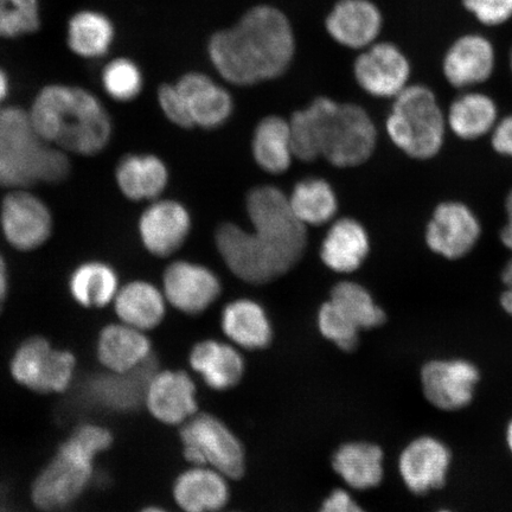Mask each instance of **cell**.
I'll return each instance as SVG.
<instances>
[{
    "mask_svg": "<svg viewBox=\"0 0 512 512\" xmlns=\"http://www.w3.org/2000/svg\"><path fill=\"white\" fill-rule=\"evenodd\" d=\"M246 209L252 230L232 222L220 224L217 251L236 278L252 285L271 283L302 260L307 227L293 215L287 195L274 185L249 191Z\"/></svg>",
    "mask_w": 512,
    "mask_h": 512,
    "instance_id": "1",
    "label": "cell"
},
{
    "mask_svg": "<svg viewBox=\"0 0 512 512\" xmlns=\"http://www.w3.org/2000/svg\"><path fill=\"white\" fill-rule=\"evenodd\" d=\"M208 51L223 80L235 86H253L285 74L296 53V40L284 12L258 5L233 27L215 32Z\"/></svg>",
    "mask_w": 512,
    "mask_h": 512,
    "instance_id": "2",
    "label": "cell"
},
{
    "mask_svg": "<svg viewBox=\"0 0 512 512\" xmlns=\"http://www.w3.org/2000/svg\"><path fill=\"white\" fill-rule=\"evenodd\" d=\"M114 433L100 421L80 422L32 478L29 501L40 512H63L91 490L98 463L114 445Z\"/></svg>",
    "mask_w": 512,
    "mask_h": 512,
    "instance_id": "3",
    "label": "cell"
},
{
    "mask_svg": "<svg viewBox=\"0 0 512 512\" xmlns=\"http://www.w3.org/2000/svg\"><path fill=\"white\" fill-rule=\"evenodd\" d=\"M40 137L68 155L95 157L111 144L113 121L98 96L63 83L43 87L29 108Z\"/></svg>",
    "mask_w": 512,
    "mask_h": 512,
    "instance_id": "4",
    "label": "cell"
},
{
    "mask_svg": "<svg viewBox=\"0 0 512 512\" xmlns=\"http://www.w3.org/2000/svg\"><path fill=\"white\" fill-rule=\"evenodd\" d=\"M386 132L396 149L409 158L430 160L445 143L446 113L438 95L422 83H411L392 100Z\"/></svg>",
    "mask_w": 512,
    "mask_h": 512,
    "instance_id": "5",
    "label": "cell"
},
{
    "mask_svg": "<svg viewBox=\"0 0 512 512\" xmlns=\"http://www.w3.org/2000/svg\"><path fill=\"white\" fill-rule=\"evenodd\" d=\"M8 370L19 388L43 396H63L79 381V358L42 335L24 338L12 350Z\"/></svg>",
    "mask_w": 512,
    "mask_h": 512,
    "instance_id": "6",
    "label": "cell"
},
{
    "mask_svg": "<svg viewBox=\"0 0 512 512\" xmlns=\"http://www.w3.org/2000/svg\"><path fill=\"white\" fill-rule=\"evenodd\" d=\"M179 439L183 458L189 465L213 467L230 480L245 476V445L216 415L198 412L179 427Z\"/></svg>",
    "mask_w": 512,
    "mask_h": 512,
    "instance_id": "7",
    "label": "cell"
},
{
    "mask_svg": "<svg viewBox=\"0 0 512 512\" xmlns=\"http://www.w3.org/2000/svg\"><path fill=\"white\" fill-rule=\"evenodd\" d=\"M377 128L373 118L357 104H337L326 123L322 157L336 168L360 166L374 155Z\"/></svg>",
    "mask_w": 512,
    "mask_h": 512,
    "instance_id": "8",
    "label": "cell"
},
{
    "mask_svg": "<svg viewBox=\"0 0 512 512\" xmlns=\"http://www.w3.org/2000/svg\"><path fill=\"white\" fill-rule=\"evenodd\" d=\"M0 229L17 252L42 248L54 232V216L43 198L30 189L9 190L0 204Z\"/></svg>",
    "mask_w": 512,
    "mask_h": 512,
    "instance_id": "9",
    "label": "cell"
},
{
    "mask_svg": "<svg viewBox=\"0 0 512 512\" xmlns=\"http://www.w3.org/2000/svg\"><path fill=\"white\" fill-rule=\"evenodd\" d=\"M413 63L399 44L377 41L360 51L354 62L358 87L376 99L393 100L411 85Z\"/></svg>",
    "mask_w": 512,
    "mask_h": 512,
    "instance_id": "10",
    "label": "cell"
},
{
    "mask_svg": "<svg viewBox=\"0 0 512 512\" xmlns=\"http://www.w3.org/2000/svg\"><path fill=\"white\" fill-rule=\"evenodd\" d=\"M498 51L483 31H466L454 37L441 56V74L457 91L478 89L495 75Z\"/></svg>",
    "mask_w": 512,
    "mask_h": 512,
    "instance_id": "11",
    "label": "cell"
},
{
    "mask_svg": "<svg viewBox=\"0 0 512 512\" xmlns=\"http://www.w3.org/2000/svg\"><path fill=\"white\" fill-rule=\"evenodd\" d=\"M158 369L156 358L146 367L131 374H112L96 371L83 381L76 383L79 399L91 411L124 415L143 408L147 381Z\"/></svg>",
    "mask_w": 512,
    "mask_h": 512,
    "instance_id": "12",
    "label": "cell"
},
{
    "mask_svg": "<svg viewBox=\"0 0 512 512\" xmlns=\"http://www.w3.org/2000/svg\"><path fill=\"white\" fill-rule=\"evenodd\" d=\"M482 236V223L467 204L445 201L434 208L425 230L428 249L446 260L469 255Z\"/></svg>",
    "mask_w": 512,
    "mask_h": 512,
    "instance_id": "13",
    "label": "cell"
},
{
    "mask_svg": "<svg viewBox=\"0 0 512 512\" xmlns=\"http://www.w3.org/2000/svg\"><path fill=\"white\" fill-rule=\"evenodd\" d=\"M143 408L160 425L181 427L200 412L194 379L184 370L157 369L147 381Z\"/></svg>",
    "mask_w": 512,
    "mask_h": 512,
    "instance_id": "14",
    "label": "cell"
},
{
    "mask_svg": "<svg viewBox=\"0 0 512 512\" xmlns=\"http://www.w3.org/2000/svg\"><path fill=\"white\" fill-rule=\"evenodd\" d=\"M72 172L70 155L42 142L10 156H0V188L30 189L37 184H59Z\"/></svg>",
    "mask_w": 512,
    "mask_h": 512,
    "instance_id": "15",
    "label": "cell"
},
{
    "mask_svg": "<svg viewBox=\"0 0 512 512\" xmlns=\"http://www.w3.org/2000/svg\"><path fill=\"white\" fill-rule=\"evenodd\" d=\"M162 291L166 302L188 316L206 312L220 298V278L210 268L177 260L165 268Z\"/></svg>",
    "mask_w": 512,
    "mask_h": 512,
    "instance_id": "16",
    "label": "cell"
},
{
    "mask_svg": "<svg viewBox=\"0 0 512 512\" xmlns=\"http://www.w3.org/2000/svg\"><path fill=\"white\" fill-rule=\"evenodd\" d=\"M93 354L100 370L119 375L134 373L155 360L149 334L118 320L98 331Z\"/></svg>",
    "mask_w": 512,
    "mask_h": 512,
    "instance_id": "17",
    "label": "cell"
},
{
    "mask_svg": "<svg viewBox=\"0 0 512 512\" xmlns=\"http://www.w3.org/2000/svg\"><path fill=\"white\" fill-rule=\"evenodd\" d=\"M479 380L478 368L466 360H433L421 369L426 400L446 412L469 406Z\"/></svg>",
    "mask_w": 512,
    "mask_h": 512,
    "instance_id": "18",
    "label": "cell"
},
{
    "mask_svg": "<svg viewBox=\"0 0 512 512\" xmlns=\"http://www.w3.org/2000/svg\"><path fill=\"white\" fill-rule=\"evenodd\" d=\"M191 215L181 202H150L138 220V234L143 247L157 258H168L181 249L191 232Z\"/></svg>",
    "mask_w": 512,
    "mask_h": 512,
    "instance_id": "19",
    "label": "cell"
},
{
    "mask_svg": "<svg viewBox=\"0 0 512 512\" xmlns=\"http://www.w3.org/2000/svg\"><path fill=\"white\" fill-rule=\"evenodd\" d=\"M452 454L443 441L424 435L408 444L400 454L403 484L415 495L443 488L450 471Z\"/></svg>",
    "mask_w": 512,
    "mask_h": 512,
    "instance_id": "20",
    "label": "cell"
},
{
    "mask_svg": "<svg viewBox=\"0 0 512 512\" xmlns=\"http://www.w3.org/2000/svg\"><path fill=\"white\" fill-rule=\"evenodd\" d=\"M325 25L332 40L361 51L380 41L384 17L373 0H339L326 17Z\"/></svg>",
    "mask_w": 512,
    "mask_h": 512,
    "instance_id": "21",
    "label": "cell"
},
{
    "mask_svg": "<svg viewBox=\"0 0 512 512\" xmlns=\"http://www.w3.org/2000/svg\"><path fill=\"white\" fill-rule=\"evenodd\" d=\"M172 499L182 512H220L232 496L230 479L209 466L190 465L175 478Z\"/></svg>",
    "mask_w": 512,
    "mask_h": 512,
    "instance_id": "22",
    "label": "cell"
},
{
    "mask_svg": "<svg viewBox=\"0 0 512 512\" xmlns=\"http://www.w3.org/2000/svg\"><path fill=\"white\" fill-rule=\"evenodd\" d=\"M241 351L228 341L203 339L191 348L189 366L208 388L227 392L245 377L247 364Z\"/></svg>",
    "mask_w": 512,
    "mask_h": 512,
    "instance_id": "23",
    "label": "cell"
},
{
    "mask_svg": "<svg viewBox=\"0 0 512 512\" xmlns=\"http://www.w3.org/2000/svg\"><path fill=\"white\" fill-rule=\"evenodd\" d=\"M175 85L195 127L214 130L226 123L232 115V95L208 75L191 72L183 75Z\"/></svg>",
    "mask_w": 512,
    "mask_h": 512,
    "instance_id": "24",
    "label": "cell"
},
{
    "mask_svg": "<svg viewBox=\"0 0 512 512\" xmlns=\"http://www.w3.org/2000/svg\"><path fill=\"white\" fill-rule=\"evenodd\" d=\"M168 305L162 287L139 279L121 285L111 307L115 320L149 334L164 322Z\"/></svg>",
    "mask_w": 512,
    "mask_h": 512,
    "instance_id": "25",
    "label": "cell"
},
{
    "mask_svg": "<svg viewBox=\"0 0 512 512\" xmlns=\"http://www.w3.org/2000/svg\"><path fill=\"white\" fill-rule=\"evenodd\" d=\"M221 330L227 341L240 350H265L273 341L271 319L265 307L253 299H235L224 306Z\"/></svg>",
    "mask_w": 512,
    "mask_h": 512,
    "instance_id": "26",
    "label": "cell"
},
{
    "mask_svg": "<svg viewBox=\"0 0 512 512\" xmlns=\"http://www.w3.org/2000/svg\"><path fill=\"white\" fill-rule=\"evenodd\" d=\"M114 178L128 201L152 202L162 196L170 175L163 159L151 153H130L115 166Z\"/></svg>",
    "mask_w": 512,
    "mask_h": 512,
    "instance_id": "27",
    "label": "cell"
},
{
    "mask_svg": "<svg viewBox=\"0 0 512 512\" xmlns=\"http://www.w3.org/2000/svg\"><path fill=\"white\" fill-rule=\"evenodd\" d=\"M371 249L366 227L351 217L334 221L320 247L323 264L339 274L360 270L368 259Z\"/></svg>",
    "mask_w": 512,
    "mask_h": 512,
    "instance_id": "28",
    "label": "cell"
},
{
    "mask_svg": "<svg viewBox=\"0 0 512 512\" xmlns=\"http://www.w3.org/2000/svg\"><path fill=\"white\" fill-rule=\"evenodd\" d=\"M384 453L369 441H348L332 454L331 465L349 489L366 491L377 488L384 477Z\"/></svg>",
    "mask_w": 512,
    "mask_h": 512,
    "instance_id": "29",
    "label": "cell"
},
{
    "mask_svg": "<svg viewBox=\"0 0 512 512\" xmlns=\"http://www.w3.org/2000/svg\"><path fill=\"white\" fill-rule=\"evenodd\" d=\"M498 105L479 89L462 91L447 108L446 124L459 139L477 140L488 136L498 123Z\"/></svg>",
    "mask_w": 512,
    "mask_h": 512,
    "instance_id": "30",
    "label": "cell"
},
{
    "mask_svg": "<svg viewBox=\"0 0 512 512\" xmlns=\"http://www.w3.org/2000/svg\"><path fill=\"white\" fill-rule=\"evenodd\" d=\"M121 286L117 270L106 261L87 260L76 266L68 279V292L83 310L111 307Z\"/></svg>",
    "mask_w": 512,
    "mask_h": 512,
    "instance_id": "31",
    "label": "cell"
},
{
    "mask_svg": "<svg viewBox=\"0 0 512 512\" xmlns=\"http://www.w3.org/2000/svg\"><path fill=\"white\" fill-rule=\"evenodd\" d=\"M252 153L255 163L267 174H285L294 159L288 120L279 115L262 119L255 127Z\"/></svg>",
    "mask_w": 512,
    "mask_h": 512,
    "instance_id": "32",
    "label": "cell"
},
{
    "mask_svg": "<svg viewBox=\"0 0 512 512\" xmlns=\"http://www.w3.org/2000/svg\"><path fill=\"white\" fill-rule=\"evenodd\" d=\"M337 104L335 100L319 96L304 110L292 114L288 124H290L294 158L311 163L322 157L326 123Z\"/></svg>",
    "mask_w": 512,
    "mask_h": 512,
    "instance_id": "33",
    "label": "cell"
},
{
    "mask_svg": "<svg viewBox=\"0 0 512 512\" xmlns=\"http://www.w3.org/2000/svg\"><path fill=\"white\" fill-rule=\"evenodd\" d=\"M287 198L293 215L305 227L323 226L334 221L338 211L336 192L323 178L303 179Z\"/></svg>",
    "mask_w": 512,
    "mask_h": 512,
    "instance_id": "34",
    "label": "cell"
},
{
    "mask_svg": "<svg viewBox=\"0 0 512 512\" xmlns=\"http://www.w3.org/2000/svg\"><path fill=\"white\" fill-rule=\"evenodd\" d=\"M114 34L110 18L98 11L82 10L69 19L67 43L75 55L99 59L110 50Z\"/></svg>",
    "mask_w": 512,
    "mask_h": 512,
    "instance_id": "35",
    "label": "cell"
},
{
    "mask_svg": "<svg viewBox=\"0 0 512 512\" xmlns=\"http://www.w3.org/2000/svg\"><path fill=\"white\" fill-rule=\"evenodd\" d=\"M358 329L371 330L386 323L387 315L366 287L352 280L339 281L330 298Z\"/></svg>",
    "mask_w": 512,
    "mask_h": 512,
    "instance_id": "36",
    "label": "cell"
},
{
    "mask_svg": "<svg viewBox=\"0 0 512 512\" xmlns=\"http://www.w3.org/2000/svg\"><path fill=\"white\" fill-rule=\"evenodd\" d=\"M42 140L29 110L17 106L0 110V156L15 155Z\"/></svg>",
    "mask_w": 512,
    "mask_h": 512,
    "instance_id": "37",
    "label": "cell"
},
{
    "mask_svg": "<svg viewBox=\"0 0 512 512\" xmlns=\"http://www.w3.org/2000/svg\"><path fill=\"white\" fill-rule=\"evenodd\" d=\"M101 85L108 98L117 102H131L143 92L144 76L136 63L120 57L108 62L102 69Z\"/></svg>",
    "mask_w": 512,
    "mask_h": 512,
    "instance_id": "38",
    "label": "cell"
},
{
    "mask_svg": "<svg viewBox=\"0 0 512 512\" xmlns=\"http://www.w3.org/2000/svg\"><path fill=\"white\" fill-rule=\"evenodd\" d=\"M317 328L326 341L341 351H354L360 344L361 330L330 299L319 307Z\"/></svg>",
    "mask_w": 512,
    "mask_h": 512,
    "instance_id": "39",
    "label": "cell"
},
{
    "mask_svg": "<svg viewBox=\"0 0 512 512\" xmlns=\"http://www.w3.org/2000/svg\"><path fill=\"white\" fill-rule=\"evenodd\" d=\"M40 27L38 0H0V37L34 34Z\"/></svg>",
    "mask_w": 512,
    "mask_h": 512,
    "instance_id": "40",
    "label": "cell"
},
{
    "mask_svg": "<svg viewBox=\"0 0 512 512\" xmlns=\"http://www.w3.org/2000/svg\"><path fill=\"white\" fill-rule=\"evenodd\" d=\"M463 10L484 29H498L512 22V0H460Z\"/></svg>",
    "mask_w": 512,
    "mask_h": 512,
    "instance_id": "41",
    "label": "cell"
},
{
    "mask_svg": "<svg viewBox=\"0 0 512 512\" xmlns=\"http://www.w3.org/2000/svg\"><path fill=\"white\" fill-rule=\"evenodd\" d=\"M157 99L160 110L172 124L185 128V130L195 127L175 83H165L160 86Z\"/></svg>",
    "mask_w": 512,
    "mask_h": 512,
    "instance_id": "42",
    "label": "cell"
},
{
    "mask_svg": "<svg viewBox=\"0 0 512 512\" xmlns=\"http://www.w3.org/2000/svg\"><path fill=\"white\" fill-rule=\"evenodd\" d=\"M318 512H368L356 501L348 490L338 488L332 490L323 499Z\"/></svg>",
    "mask_w": 512,
    "mask_h": 512,
    "instance_id": "43",
    "label": "cell"
},
{
    "mask_svg": "<svg viewBox=\"0 0 512 512\" xmlns=\"http://www.w3.org/2000/svg\"><path fill=\"white\" fill-rule=\"evenodd\" d=\"M491 145L498 155L512 159V114L498 120L491 132Z\"/></svg>",
    "mask_w": 512,
    "mask_h": 512,
    "instance_id": "44",
    "label": "cell"
},
{
    "mask_svg": "<svg viewBox=\"0 0 512 512\" xmlns=\"http://www.w3.org/2000/svg\"><path fill=\"white\" fill-rule=\"evenodd\" d=\"M502 283L504 290L501 294V306L508 315L512 316V258L503 268Z\"/></svg>",
    "mask_w": 512,
    "mask_h": 512,
    "instance_id": "45",
    "label": "cell"
},
{
    "mask_svg": "<svg viewBox=\"0 0 512 512\" xmlns=\"http://www.w3.org/2000/svg\"><path fill=\"white\" fill-rule=\"evenodd\" d=\"M10 294V273L8 262L0 252V315H2Z\"/></svg>",
    "mask_w": 512,
    "mask_h": 512,
    "instance_id": "46",
    "label": "cell"
},
{
    "mask_svg": "<svg viewBox=\"0 0 512 512\" xmlns=\"http://www.w3.org/2000/svg\"><path fill=\"white\" fill-rule=\"evenodd\" d=\"M10 92V81L8 75L0 68V110L4 107V102Z\"/></svg>",
    "mask_w": 512,
    "mask_h": 512,
    "instance_id": "47",
    "label": "cell"
},
{
    "mask_svg": "<svg viewBox=\"0 0 512 512\" xmlns=\"http://www.w3.org/2000/svg\"><path fill=\"white\" fill-rule=\"evenodd\" d=\"M505 214H507V220H512V189L509 191L504 202Z\"/></svg>",
    "mask_w": 512,
    "mask_h": 512,
    "instance_id": "48",
    "label": "cell"
},
{
    "mask_svg": "<svg viewBox=\"0 0 512 512\" xmlns=\"http://www.w3.org/2000/svg\"><path fill=\"white\" fill-rule=\"evenodd\" d=\"M138 512H170V511L163 507H159V505H146V507L140 509Z\"/></svg>",
    "mask_w": 512,
    "mask_h": 512,
    "instance_id": "49",
    "label": "cell"
},
{
    "mask_svg": "<svg viewBox=\"0 0 512 512\" xmlns=\"http://www.w3.org/2000/svg\"><path fill=\"white\" fill-rule=\"evenodd\" d=\"M507 444H508L509 450L512 453V419L509 422V425L507 428Z\"/></svg>",
    "mask_w": 512,
    "mask_h": 512,
    "instance_id": "50",
    "label": "cell"
},
{
    "mask_svg": "<svg viewBox=\"0 0 512 512\" xmlns=\"http://www.w3.org/2000/svg\"><path fill=\"white\" fill-rule=\"evenodd\" d=\"M508 67H509L511 78H512V44L509 48V53H508Z\"/></svg>",
    "mask_w": 512,
    "mask_h": 512,
    "instance_id": "51",
    "label": "cell"
},
{
    "mask_svg": "<svg viewBox=\"0 0 512 512\" xmlns=\"http://www.w3.org/2000/svg\"><path fill=\"white\" fill-rule=\"evenodd\" d=\"M220 512H240V511H227V510H223V511H220Z\"/></svg>",
    "mask_w": 512,
    "mask_h": 512,
    "instance_id": "52",
    "label": "cell"
},
{
    "mask_svg": "<svg viewBox=\"0 0 512 512\" xmlns=\"http://www.w3.org/2000/svg\"><path fill=\"white\" fill-rule=\"evenodd\" d=\"M439 512H452V511H448V510H441Z\"/></svg>",
    "mask_w": 512,
    "mask_h": 512,
    "instance_id": "53",
    "label": "cell"
}]
</instances>
